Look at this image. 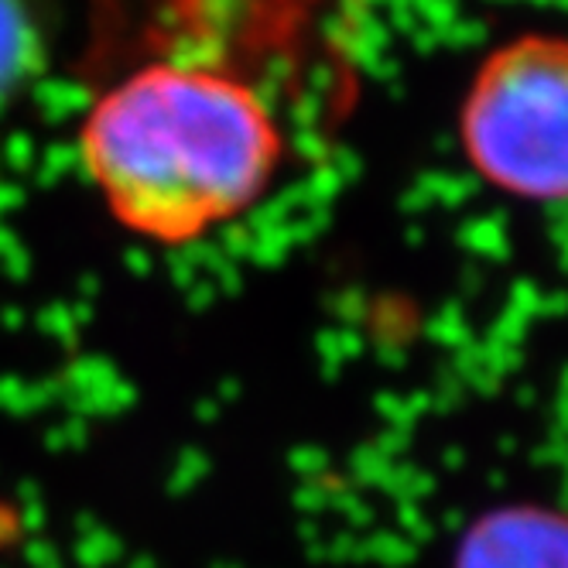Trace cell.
Returning <instances> with one entry per match:
<instances>
[{
    "label": "cell",
    "mask_w": 568,
    "mask_h": 568,
    "mask_svg": "<svg viewBox=\"0 0 568 568\" xmlns=\"http://www.w3.org/2000/svg\"><path fill=\"white\" fill-rule=\"evenodd\" d=\"M453 568H568V510L535 500L486 510L463 531Z\"/></svg>",
    "instance_id": "obj_3"
},
{
    "label": "cell",
    "mask_w": 568,
    "mask_h": 568,
    "mask_svg": "<svg viewBox=\"0 0 568 568\" xmlns=\"http://www.w3.org/2000/svg\"><path fill=\"white\" fill-rule=\"evenodd\" d=\"M75 148L120 230L154 247H192L271 195L288 161V131L251 75L141 59L93 97Z\"/></svg>",
    "instance_id": "obj_1"
},
{
    "label": "cell",
    "mask_w": 568,
    "mask_h": 568,
    "mask_svg": "<svg viewBox=\"0 0 568 568\" xmlns=\"http://www.w3.org/2000/svg\"><path fill=\"white\" fill-rule=\"evenodd\" d=\"M466 165L527 206H568V34L527 31L473 72L459 106Z\"/></svg>",
    "instance_id": "obj_2"
}]
</instances>
